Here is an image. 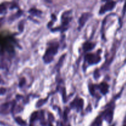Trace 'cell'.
<instances>
[{
  "label": "cell",
  "mask_w": 126,
  "mask_h": 126,
  "mask_svg": "<svg viewBox=\"0 0 126 126\" xmlns=\"http://www.w3.org/2000/svg\"><path fill=\"white\" fill-rule=\"evenodd\" d=\"M57 46H56L55 45H52L47 49L46 53L45 56L44 57V60L46 62H50L51 61V58L52 57L53 55L56 54L57 51Z\"/></svg>",
  "instance_id": "1"
},
{
  "label": "cell",
  "mask_w": 126,
  "mask_h": 126,
  "mask_svg": "<svg viewBox=\"0 0 126 126\" xmlns=\"http://www.w3.org/2000/svg\"><path fill=\"white\" fill-rule=\"evenodd\" d=\"M114 6H115V2H107V3L105 4V6H104V7L103 8V9H104L103 12L106 11H110V9H112L114 7Z\"/></svg>",
  "instance_id": "2"
},
{
  "label": "cell",
  "mask_w": 126,
  "mask_h": 126,
  "mask_svg": "<svg viewBox=\"0 0 126 126\" xmlns=\"http://www.w3.org/2000/svg\"><path fill=\"white\" fill-rule=\"evenodd\" d=\"M16 121L17 122L18 124H20V126H26V123L25 121H23L20 118H17L16 119Z\"/></svg>",
  "instance_id": "3"
},
{
  "label": "cell",
  "mask_w": 126,
  "mask_h": 126,
  "mask_svg": "<svg viewBox=\"0 0 126 126\" xmlns=\"http://www.w3.org/2000/svg\"><path fill=\"white\" fill-rule=\"evenodd\" d=\"M101 125V120L100 118H97V119L95 121L94 123L92 124V126H100Z\"/></svg>",
  "instance_id": "4"
},
{
  "label": "cell",
  "mask_w": 126,
  "mask_h": 126,
  "mask_svg": "<svg viewBox=\"0 0 126 126\" xmlns=\"http://www.w3.org/2000/svg\"><path fill=\"white\" fill-rule=\"evenodd\" d=\"M124 126H126V116L125 118V119H124Z\"/></svg>",
  "instance_id": "5"
}]
</instances>
